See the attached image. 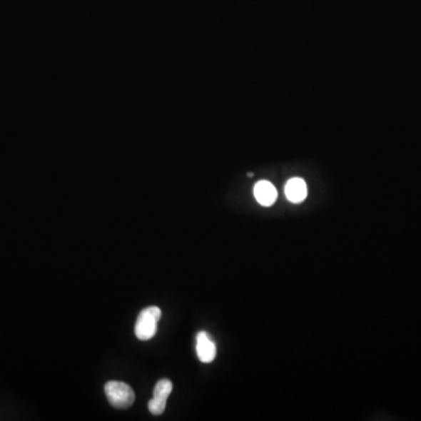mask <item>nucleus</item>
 Listing matches in <instances>:
<instances>
[{"mask_svg":"<svg viewBox=\"0 0 421 421\" xmlns=\"http://www.w3.org/2000/svg\"><path fill=\"white\" fill-rule=\"evenodd\" d=\"M162 310L153 305L141 311L135 325V335L140 340H149L155 337Z\"/></svg>","mask_w":421,"mask_h":421,"instance_id":"1","label":"nucleus"},{"mask_svg":"<svg viewBox=\"0 0 421 421\" xmlns=\"http://www.w3.org/2000/svg\"><path fill=\"white\" fill-rule=\"evenodd\" d=\"M104 391L111 405L118 410L129 408L135 402V392L126 382L111 380L106 384Z\"/></svg>","mask_w":421,"mask_h":421,"instance_id":"2","label":"nucleus"},{"mask_svg":"<svg viewBox=\"0 0 421 421\" xmlns=\"http://www.w3.org/2000/svg\"><path fill=\"white\" fill-rule=\"evenodd\" d=\"M172 382L168 379H161L155 385L153 389V397L149 402H148V407L149 411L153 415H163V412L166 411V402H168V395L172 392Z\"/></svg>","mask_w":421,"mask_h":421,"instance_id":"3","label":"nucleus"},{"mask_svg":"<svg viewBox=\"0 0 421 421\" xmlns=\"http://www.w3.org/2000/svg\"><path fill=\"white\" fill-rule=\"evenodd\" d=\"M196 351L201 363H212L217 357V345L206 331L198 333L196 337Z\"/></svg>","mask_w":421,"mask_h":421,"instance_id":"4","label":"nucleus"},{"mask_svg":"<svg viewBox=\"0 0 421 421\" xmlns=\"http://www.w3.org/2000/svg\"><path fill=\"white\" fill-rule=\"evenodd\" d=\"M254 197L256 201L263 206H272L278 198L275 186L268 181H260L254 186Z\"/></svg>","mask_w":421,"mask_h":421,"instance_id":"5","label":"nucleus"},{"mask_svg":"<svg viewBox=\"0 0 421 421\" xmlns=\"http://www.w3.org/2000/svg\"><path fill=\"white\" fill-rule=\"evenodd\" d=\"M285 197L290 203L300 204L308 195L307 184L302 178L289 179L285 188Z\"/></svg>","mask_w":421,"mask_h":421,"instance_id":"6","label":"nucleus"}]
</instances>
